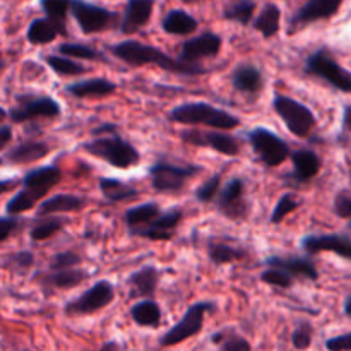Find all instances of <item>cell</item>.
<instances>
[{
    "label": "cell",
    "mask_w": 351,
    "mask_h": 351,
    "mask_svg": "<svg viewBox=\"0 0 351 351\" xmlns=\"http://www.w3.org/2000/svg\"><path fill=\"white\" fill-rule=\"evenodd\" d=\"M67 29L48 17H38L27 27L26 38L31 45H48L57 36H65Z\"/></svg>",
    "instance_id": "cb8c5ba5"
},
{
    "label": "cell",
    "mask_w": 351,
    "mask_h": 351,
    "mask_svg": "<svg viewBox=\"0 0 351 351\" xmlns=\"http://www.w3.org/2000/svg\"><path fill=\"white\" fill-rule=\"evenodd\" d=\"M339 7H341L339 0H308L305 5H302L297 10V14L291 19V31L302 29V27L308 26V24L332 17L338 12Z\"/></svg>",
    "instance_id": "9a60e30c"
},
{
    "label": "cell",
    "mask_w": 351,
    "mask_h": 351,
    "mask_svg": "<svg viewBox=\"0 0 351 351\" xmlns=\"http://www.w3.org/2000/svg\"><path fill=\"white\" fill-rule=\"evenodd\" d=\"M232 86L237 91L254 95L263 89V72L256 65H239L232 74Z\"/></svg>",
    "instance_id": "d4e9b609"
},
{
    "label": "cell",
    "mask_w": 351,
    "mask_h": 351,
    "mask_svg": "<svg viewBox=\"0 0 351 351\" xmlns=\"http://www.w3.org/2000/svg\"><path fill=\"white\" fill-rule=\"evenodd\" d=\"M261 281L266 285H273V287L280 288H290L293 285V278L288 273H285L283 269H278V267H269V269L264 271L261 274Z\"/></svg>",
    "instance_id": "7bdbcfd3"
},
{
    "label": "cell",
    "mask_w": 351,
    "mask_h": 351,
    "mask_svg": "<svg viewBox=\"0 0 351 351\" xmlns=\"http://www.w3.org/2000/svg\"><path fill=\"white\" fill-rule=\"evenodd\" d=\"M326 348L329 351H351V332L328 339Z\"/></svg>",
    "instance_id": "681fc988"
},
{
    "label": "cell",
    "mask_w": 351,
    "mask_h": 351,
    "mask_svg": "<svg viewBox=\"0 0 351 351\" xmlns=\"http://www.w3.org/2000/svg\"><path fill=\"white\" fill-rule=\"evenodd\" d=\"M41 9L45 10L48 19L55 21L60 26H65L67 9H71V2H64V0H43L41 2Z\"/></svg>",
    "instance_id": "ab89813d"
},
{
    "label": "cell",
    "mask_w": 351,
    "mask_h": 351,
    "mask_svg": "<svg viewBox=\"0 0 351 351\" xmlns=\"http://www.w3.org/2000/svg\"><path fill=\"white\" fill-rule=\"evenodd\" d=\"M81 263V257L77 256L72 250H67V252H60L57 256L51 257L50 269L53 271H65V269H75V266Z\"/></svg>",
    "instance_id": "ee69618b"
},
{
    "label": "cell",
    "mask_w": 351,
    "mask_h": 351,
    "mask_svg": "<svg viewBox=\"0 0 351 351\" xmlns=\"http://www.w3.org/2000/svg\"><path fill=\"white\" fill-rule=\"evenodd\" d=\"M302 247L308 254L332 252L351 261V240L343 235H311L302 239Z\"/></svg>",
    "instance_id": "2e32d148"
},
{
    "label": "cell",
    "mask_w": 351,
    "mask_h": 351,
    "mask_svg": "<svg viewBox=\"0 0 351 351\" xmlns=\"http://www.w3.org/2000/svg\"><path fill=\"white\" fill-rule=\"evenodd\" d=\"M2 163H3V158H0V167H2Z\"/></svg>",
    "instance_id": "680465c9"
},
{
    "label": "cell",
    "mask_w": 351,
    "mask_h": 351,
    "mask_svg": "<svg viewBox=\"0 0 351 351\" xmlns=\"http://www.w3.org/2000/svg\"><path fill=\"white\" fill-rule=\"evenodd\" d=\"M65 91L75 98H105V96L113 95L117 91V84L110 79L96 77L74 82V84L67 86Z\"/></svg>",
    "instance_id": "603a6c76"
},
{
    "label": "cell",
    "mask_w": 351,
    "mask_h": 351,
    "mask_svg": "<svg viewBox=\"0 0 351 351\" xmlns=\"http://www.w3.org/2000/svg\"><path fill=\"white\" fill-rule=\"evenodd\" d=\"M209 259L215 264H232L243 259V252L237 247L226 245V243H211L209 245Z\"/></svg>",
    "instance_id": "d590c367"
},
{
    "label": "cell",
    "mask_w": 351,
    "mask_h": 351,
    "mask_svg": "<svg viewBox=\"0 0 351 351\" xmlns=\"http://www.w3.org/2000/svg\"><path fill=\"white\" fill-rule=\"evenodd\" d=\"M99 351H120V348L117 343H105V345H103V348Z\"/></svg>",
    "instance_id": "db71d44e"
},
{
    "label": "cell",
    "mask_w": 351,
    "mask_h": 351,
    "mask_svg": "<svg viewBox=\"0 0 351 351\" xmlns=\"http://www.w3.org/2000/svg\"><path fill=\"white\" fill-rule=\"evenodd\" d=\"M7 117H9V112H5V110H3L2 106H0V122H3V120H5Z\"/></svg>",
    "instance_id": "9f6ffc18"
},
{
    "label": "cell",
    "mask_w": 351,
    "mask_h": 351,
    "mask_svg": "<svg viewBox=\"0 0 351 351\" xmlns=\"http://www.w3.org/2000/svg\"><path fill=\"white\" fill-rule=\"evenodd\" d=\"M201 171L202 168L197 165L182 167V165L168 163V161H156L149 170L151 184L154 191L161 194H177L185 187L189 178L195 177Z\"/></svg>",
    "instance_id": "5b68a950"
},
{
    "label": "cell",
    "mask_w": 351,
    "mask_h": 351,
    "mask_svg": "<svg viewBox=\"0 0 351 351\" xmlns=\"http://www.w3.org/2000/svg\"><path fill=\"white\" fill-rule=\"evenodd\" d=\"M62 108L58 101L45 95H17L16 105L9 108V119L14 123L34 119H57Z\"/></svg>",
    "instance_id": "8992f818"
},
{
    "label": "cell",
    "mask_w": 351,
    "mask_h": 351,
    "mask_svg": "<svg viewBox=\"0 0 351 351\" xmlns=\"http://www.w3.org/2000/svg\"><path fill=\"white\" fill-rule=\"evenodd\" d=\"M335 213L339 218H351V195L346 192L336 195L335 199Z\"/></svg>",
    "instance_id": "c3c4849f"
},
{
    "label": "cell",
    "mask_w": 351,
    "mask_h": 351,
    "mask_svg": "<svg viewBox=\"0 0 351 351\" xmlns=\"http://www.w3.org/2000/svg\"><path fill=\"white\" fill-rule=\"evenodd\" d=\"M345 314L348 315V317H351V297L346 298L345 302Z\"/></svg>",
    "instance_id": "11a10c76"
},
{
    "label": "cell",
    "mask_w": 351,
    "mask_h": 351,
    "mask_svg": "<svg viewBox=\"0 0 351 351\" xmlns=\"http://www.w3.org/2000/svg\"><path fill=\"white\" fill-rule=\"evenodd\" d=\"M89 273L82 269H65V271H51L50 274L43 276V287L50 288H58V290H69V288H74L77 285H81L82 281L88 280Z\"/></svg>",
    "instance_id": "f546056e"
},
{
    "label": "cell",
    "mask_w": 351,
    "mask_h": 351,
    "mask_svg": "<svg viewBox=\"0 0 351 351\" xmlns=\"http://www.w3.org/2000/svg\"><path fill=\"white\" fill-rule=\"evenodd\" d=\"M213 341L218 345L219 351H252L250 343L242 336L235 335L233 331H221L213 336Z\"/></svg>",
    "instance_id": "74e56055"
},
{
    "label": "cell",
    "mask_w": 351,
    "mask_h": 351,
    "mask_svg": "<svg viewBox=\"0 0 351 351\" xmlns=\"http://www.w3.org/2000/svg\"><path fill=\"white\" fill-rule=\"evenodd\" d=\"M82 149L115 168H130L141 160L139 151L117 134H105V136L96 137L82 144Z\"/></svg>",
    "instance_id": "3957f363"
},
{
    "label": "cell",
    "mask_w": 351,
    "mask_h": 351,
    "mask_svg": "<svg viewBox=\"0 0 351 351\" xmlns=\"http://www.w3.org/2000/svg\"><path fill=\"white\" fill-rule=\"evenodd\" d=\"M280 23H281L280 7L274 5V3H266L264 9L261 10L259 16H257L256 23H254V27H256L264 38H271L280 31Z\"/></svg>",
    "instance_id": "1f68e13d"
},
{
    "label": "cell",
    "mask_w": 351,
    "mask_h": 351,
    "mask_svg": "<svg viewBox=\"0 0 351 351\" xmlns=\"http://www.w3.org/2000/svg\"><path fill=\"white\" fill-rule=\"evenodd\" d=\"M170 120L175 123H192V125H208L213 129H235L240 120L232 113L209 105V103H184L175 106L170 112Z\"/></svg>",
    "instance_id": "7a4b0ae2"
},
{
    "label": "cell",
    "mask_w": 351,
    "mask_h": 351,
    "mask_svg": "<svg viewBox=\"0 0 351 351\" xmlns=\"http://www.w3.org/2000/svg\"><path fill=\"white\" fill-rule=\"evenodd\" d=\"M33 263H34L33 254L26 252V250H23V252L10 257V267H12L14 271H17V273H24V271H27L31 266H33Z\"/></svg>",
    "instance_id": "bcb514c9"
},
{
    "label": "cell",
    "mask_w": 351,
    "mask_h": 351,
    "mask_svg": "<svg viewBox=\"0 0 351 351\" xmlns=\"http://www.w3.org/2000/svg\"><path fill=\"white\" fill-rule=\"evenodd\" d=\"M249 141L252 144L256 154L259 156V160L266 167H280L290 156L288 144L280 136H276L271 130L263 129V127L254 129L249 134Z\"/></svg>",
    "instance_id": "9c48e42d"
},
{
    "label": "cell",
    "mask_w": 351,
    "mask_h": 351,
    "mask_svg": "<svg viewBox=\"0 0 351 351\" xmlns=\"http://www.w3.org/2000/svg\"><path fill=\"white\" fill-rule=\"evenodd\" d=\"M266 264L269 267H278L283 269L285 273L290 274L291 278H305V280L317 281L319 273L315 269L314 263L304 257L290 256V257H269L266 259Z\"/></svg>",
    "instance_id": "ffe728a7"
},
{
    "label": "cell",
    "mask_w": 351,
    "mask_h": 351,
    "mask_svg": "<svg viewBox=\"0 0 351 351\" xmlns=\"http://www.w3.org/2000/svg\"><path fill=\"white\" fill-rule=\"evenodd\" d=\"M345 129H348V130H351V106H348V108H346V112H345Z\"/></svg>",
    "instance_id": "f5cc1de1"
},
{
    "label": "cell",
    "mask_w": 351,
    "mask_h": 351,
    "mask_svg": "<svg viewBox=\"0 0 351 351\" xmlns=\"http://www.w3.org/2000/svg\"><path fill=\"white\" fill-rule=\"evenodd\" d=\"M305 72L308 75L322 79L332 88L343 93H351V72L339 65L335 58L331 57L329 50L321 48L314 51L305 62Z\"/></svg>",
    "instance_id": "277c9868"
},
{
    "label": "cell",
    "mask_w": 351,
    "mask_h": 351,
    "mask_svg": "<svg viewBox=\"0 0 351 351\" xmlns=\"http://www.w3.org/2000/svg\"><path fill=\"white\" fill-rule=\"evenodd\" d=\"M134 322L143 328H154L161 321V311L156 302L153 300H141L130 308Z\"/></svg>",
    "instance_id": "d6a6232c"
},
{
    "label": "cell",
    "mask_w": 351,
    "mask_h": 351,
    "mask_svg": "<svg viewBox=\"0 0 351 351\" xmlns=\"http://www.w3.org/2000/svg\"><path fill=\"white\" fill-rule=\"evenodd\" d=\"M64 228V218H57V216H51V218L41 219L36 225L31 228V239L36 240V242H41V240H48L58 233Z\"/></svg>",
    "instance_id": "8d00e7d4"
},
{
    "label": "cell",
    "mask_w": 351,
    "mask_h": 351,
    "mask_svg": "<svg viewBox=\"0 0 351 351\" xmlns=\"http://www.w3.org/2000/svg\"><path fill=\"white\" fill-rule=\"evenodd\" d=\"M10 139H12V129H10V125H0V151L5 149Z\"/></svg>",
    "instance_id": "f907efd6"
},
{
    "label": "cell",
    "mask_w": 351,
    "mask_h": 351,
    "mask_svg": "<svg viewBox=\"0 0 351 351\" xmlns=\"http://www.w3.org/2000/svg\"><path fill=\"white\" fill-rule=\"evenodd\" d=\"M112 51L117 58L132 65V67L156 65V67L177 75H201L206 72V69L201 64H185L180 58H171L170 55L165 53L160 48L144 45L141 41H122V43L115 45Z\"/></svg>",
    "instance_id": "6da1fadb"
},
{
    "label": "cell",
    "mask_w": 351,
    "mask_h": 351,
    "mask_svg": "<svg viewBox=\"0 0 351 351\" xmlns=\"http://www.w3.org/2000/svg\"><path fill=\"white\" fill-rule=\"evenodd\" d=\"M223 40L219 34L215 33H204L201 36L191 38L182 45L180 50V60L185 64H199L202 58H213L219 53L221 50Z\"/></svg>",
    "instance_id": "5bb4252c"
},
{
    "label": "cell",
    "mask_w": 351,
    "mask_h": 351,
    "mask_svg": "<svg viewBox=\"0 0 351 351\" xmlns=\"http://www.w3.org/2000/svg\"><path fill=\"white\" fill-rule=\"evenodd\" d=\"M99 189H101L105 199H108L110 202H127L139 195L136 189L123 184L122 180H117V178L101 177L99 178Z\"/></svg>",
    "instance_id": "4dcf8cb0"
},
{
    "label": "cell",
    "mask_w": 351,
    "mask_h": 351,
    "mask_svg": "<svg viewBox=\"0 0 351 351\" xmlns=\"http://www.w3.org/2000/svg\"><path fill=\"white\" fill-rule=\"evenodd\" d=\"M21 182L16 178H5V180H0V195L7 194V192H12L14 189L19 187Z\"/></svg>",
    "instance_id": "816d5d0a"
},
{
    "label": "cell",
    "mask_w": 351,
    "mask_h": 351,
    "mask_svg": "<svg viewBox=\"0 0 351 351\" xmlns=\"http://www.w3.org/2000/svg\"><path fill=\"white\" fill-rule=\"evenodd\" d=\"M182 141L197 147H211L225 156H237L240 153V143L237 137L218 130H184Z\"/></svg>",
    "instance_id": "7c38bea8"
},
{
    "label": "cell",
    "mask_w": 351,
    "mask_h": 351,
    "mask_svg": "<svg viewBox=\"0 0 351 351\" xmlns=\"http://www.w3.org/2000/svg\"><path fill=\"white\" fill-rule=\"evenodd\" d=\"M350 228H351V221H350Z\"/></svg>",
    "instance_id": "91938a15"
},
{
    "label": "cell",
    "mask_w": 351,
    "mask_h": 351,
    "mask_svg": "<svg viewBox=\"0 0 351 351\" xmlns=\"http://www.w3.org/2000/svg\"><path fill=\"white\" fill-rule=\"evenodd\" d=\"M3 67H5V58H3V55L0 53V72L3 71Z\"/></svg>",
    "instance_id": "6f0895ef"
},
{
    "label": "cell",
    "mask_w": 351,
    "mask_h": 351,
    "mask_svg": "<svg viewBox=\"0 0 351 351\" xmlns=\"http://www.w3.org/2000/svg\"><path fill=\"white\" fill-rule=\"evenodd\" d=\"M21 221L16 216H0V243L5 242L17 228H19Z\"/></svg>",
    "instance_id": "7dc6e473"
},
{
    "label": "cell",
    "mask_w": 351,
    "mask_h": 351,
    "mask_svg": "<svg viewBox=\"0 0 351 351\" xmlns=\"http://www.w3.org/2000/svg\"><path fill=\"white\" fill-rule=\"evenodd\" d=\"M256 7H257L256 2L240 0V2L228 3V5L225 7V12H223V16H225V19L233 21V23H239V24H242V26H245V24H249L250 19H252Z\"/></svg>",
    "instance_id": "e575fe53"
},
{
    "label": "cell",
    "mask_w": 351,
    "mask_h": 351,
    "mask_svg": "<svg viewBox=\"0 0 351 351\" xmlns=\"http://www.w3.org/2000/svg\"><path fill=\"white\" fill-rule=\"evenodd\" d=\"M199 23L192 14H189L187 10L182 9H173L163 17L161 21V27L167 31L168 34H178V36H185V34H191L197 29Z\"/></svg>",
    "instance_id": "4316f807"
},
{
    "label": "cell",
    "mask_w": 351,
    "mask_h": 351,
    "mask_svg": "<svg viewBox=\"0 0 351 351\" xmlns=\"http://www.w3.org/2000/svg\"><path fill=\"white\" fill-rule=\"evenodd\" d=\"M115 298V288L110 281H98L93 285L89 290H86L81 297L74 298L65 305V314L74 317V315H88L93 312H98L110 305Z\"/></svg>",
    "instance_id": "30bf717a"
},
{
    "label": "cell",
    "mask_w": 351,
    "mask_h": 351,
    "mask_svg": "<svg viewBox=\"0 0 351 351\" xmlns=\"http://www.w3.org/2000/svg\"><path fill=\"white\" fill-rule=\"evenodd\" d=\"M245 185L240 178H232L218 195V209L230 219H243L249 215V204L243 199Z\"/></svg>",
    "instance_id": "4fadbf2b"
},
{
    "label": "cell",
    "mask_w": 351,
    "mask_h": 351,
    "mask_svg": "<svg viewBox=\"0 0 351 351\" xmlns=\"http://www.w3.org/2000/svg\"><path fill=\"white\" fill-rule=\"evenodd\" d=\"M62 178V171L60 168L57 167H41V168H34V170L27 171L26 175L21 180V185L26 191L33 192L36 197L43 199L45 195L48 194L50 189H53L55 185L60 182Z\"/></svg>",
    "instance_id": "e0dca14e"
},
{
    "label": "cell",
    "mask_w": 351,
    "mask_h": 351,
    "mask_svg": "<svg viewBox=\"0 0 351 351\" xmlns=\"http://www.w3.org/2000/svg\"><path fill=\"white\" fill-rule=\"evenodd\" d=\"M71 14L74 16L75 23L79 24L84 34L99 33V31L110 29L117 21V14L108 9L95 5V3H86L81 0L71 2Z\"/></svg>",
    "instance_id": "8fae6325"
},
{
    "label": "cell",
    "mask_w": 351,
    "mask_h": 351,
    "mask_svg": "<svg viewBox=\"0 0 351 351\" xmlns=\"http://www.w3.org/2000/svg\"><path fill=\"white\" fill-rule=\"evenodd\" d=\"M273 108L287 123L288 130L297 137H307L315 127V115L304 103L291 99L285 95H276L273 99Z\"/></svg>",
    "instance_id": "ba28073f"
},
{
    "label": "cell",
    "mask_w": 351,
    "mask_h": 351,
    "mask_svg": "<svg viewBox=\"0 0 351 351\" xmlns=\"http://www.w3.org/2000/svg\"><path fill=\"white\" fill-rule=\"evenodd\" d=\"M160 215V206L156 202H144V204L136 206V208H130L125 213V223L129 226V232L132 233L136 230L151 225Z\"/></svg>",
    "instance_id": "f1b7e54d"
},
{
    "label": "cell",
    "mask_w": 351,
    "mask_h": 351,
    "mask_svg": "<svg viewBox=\"0 0 351 351\" xmlns=\"http://www.w3.org/2000/svg\"><path fill=\"white\" fill-rule=\"evenodd\" d=\"M86 201L84 199L77 197L72 194H57L53 197L47 199L40 204L38 208V216H48V215H57V213H75L81 211L84 208Z\"/></svg>",
    "instance_id": "484cf974"
},
{
    "label": "cell",
    "mask_w": 351,
    "mask_h": 351,
    "mask_svg": "<svg viewBox=\"0 0 351 351\" xmlns=\"http://www.w3.org/2000/svg\"><path fill=\"white\" fill-rule=\"evenodd\" d=\"M153 0H130L123 12V19L120 23V31L123 34H132L139 31L144 24L149 23L153 14Z\"/></svg>",
    "instance_id": "d6986e66"
},
{
    "label": "cell",
    "mask_w": 351,
    "mask_h": 351,
    "mask_svg": "<svg viewBox=\"0 0 351 351\" xmlns=\"http://www.w3.org/2000/svg\"><path fill=\"white\" fill-rule=\"evenodd\" d=\"M298 208H300V201H297V199H295L291 194H285L283 197L278 201V204L274 206V211H273V215H271V223H274V225H280V223L283 221L288 215H291L293 211H297Z\"/></svg>",
    "instance_id": "60d3db41"
},
{
    "label": "cell",
    "mask_w": 351,
    "mask_h": 351,
    "mask_svg": "<svg viewBox=\"0 0 351 351\" xmlns=\"http://www.w3.org/2000/svg\"><path fill=\"white\" fill-rule=\"evenodd\" d=\"M295 177L302 182L314 178L321 170V158L311 149H298L291 154Z\"/></svg>",
    "instance_id": "83f0119b"
},
{
    "label": "cell",
    "mask_w": 351,
    "mask_h": 351,
    "mask_svg": "<svg viewBox=\"0 0 351 351\" xmlns=\"http://www.w3.org/2000/svg\"><path fill=\"white\" fill-rule=\"evenodd\" d=\"M312 335H314V331H312L311 324L304 322V324L298 326V328L293 331V336H291V341H293L295 348L300 350V351L311 348Z\"/></svg>",
    "instance_id": "f6af8a7d"
},
{
    "label": "cell",
    "mask_w": 351,
    "mask_h": 351,
    "mask_svg": "<svg viewBox=\"0 0 351 351\" xmlns=\"http://www.w3.org/2000/svg\"><path fill=\"white\" fill-rule=\"evenodd\" d=\"M216 305L213 302H197V304L191 305L185 311L184 317L161 338V345L163 346H175L184 343L185 339L192 338V336L199 335L204 324V319L208 314H215Z\"/></svg>",
    "instance_id": "52a82bcc"
},
{
    "label": "cell",
    "mask_w": 351,
    "mask_h": 351,
    "mask_svg": "<svg viewBox=\"0 0 351 351\" xmlns=\"http://www.w3.org/2000/svg\"><path fill=\"white\" fill-rule=\"evenodd\" d=\"M219 184H221V177L219 175H213L209 180H206L204 184L199 185V189L195 191V199L201 202H211L213 199H216L219 195Z\"/></svg>",
    "instance_id": "b9f144b4"
},
{
    "label": "cell",
    "mask_w": 351,
    "mask_h": 351,
    "mask_svg": "<svg viewBox=\"0 0 351 351\" xmlns=\"http://www.w3.org/2000/svg\"><path fill=\"white\" fill-rule=\"evenodd\" d=\"M182 216H184V213L180 209H170L167 213H161L151 225L136 230V232H132V235L149 240H171Z\"/></svg>",
    "instance_id": "ac0fdd59"
},
{
    "label": "cell",
    "mask_w": 351,
    "mask_h": 351,
    "mask_svg": "<svg viewBox=\"0 0 351 351\" xmlns=\"http://www.w3.org/2000/svg\"><path fill=\"white\" fill-rule=\"evenodd\" d=\"M160 283V271L153 266H144L129 276L130 297H143L144 300H153L156 287Z\"/></svg>",
    "instance_id": "44dd1931"
},
{
    "label": "cell",
    "mask_w": 351,
    "mask_h": 351,
    "mask_svg": "<svg viewBox=\"0 0 351 351\" xmlns=\"http://www.w3.org/2000/svg\"><path fill=\"white\" fill-rule=\"evenodd\" d=\"M50 153V146L43 141H26L7 151L3 161L10 165H27L43 160Z\"/></svg>",
    "instance_id": "7402d4cb"
},
{
    "label": "cell",
    "mask_w": 351,
    "mask_h": 351,
    "mask_svg": "<svg viewBox=\"0 0 351 351\" xmlns=\"http://www.w3.org/2000/svg\"><path fill=\"white\" fill-rule=\"evenodd\" d=\"M58 51H60L62 55H67V58L74 57V58H82V60H101V62L106 60L98 50L81 43H62L60 47H58Z\"/></svg>",
    "instance_id": "f35d334b"
},
{
    "label": "cell",
    "mask_w": 351,
    "mask_h": 351,
    "mask_svg": "<svg viewBox=\"0 0 351 351\" xmlns=\"http://www.w3.org/2000/svg\"><path fill=\"white\" fill-rule=\"evenodd\" d=\"M45 62L50 65V69L53 72H57L58 75H81L86 74L89 71L88 67H84L79 62L71 60L67 57H62V55H47Z\"/></svg>",
    "instance_id": "836d02e7"
}]
</instances>
